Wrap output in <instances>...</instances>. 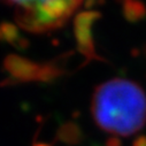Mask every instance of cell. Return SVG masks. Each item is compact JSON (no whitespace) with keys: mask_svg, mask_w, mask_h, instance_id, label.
<instances>
[{"mask_svg":"<svg viewBox=\"0 0 146 146\" xmlns=\"http://www.w3.org/2000/svg\"><path fill=\"white\" fill-rule=\"evenodd\" d=\"M123 13L125 17L130 21H138L146 14V8L140 3L129 1L123 4Z\"/></svg>","mask_w":146,"mask_h":146,"instance_id":"8992f818","label":"cell"},{"mask_svg":"<svg viewBox=\"0 0 146 146\" xmlns=\"http://www.w3.org/2000/svg\"><path fill=\"white\" fill-rule=\"evenodd\" d=\"M39 146H42V145H39Z\"/></svg>","mask_w":146,"mask_h":146,"instance_id":"ba28073f","label":"cell"},{"mask_svg":"<svg viewBox=\"0 0 146 146\" xmlns=\"http://www.w3.org/2000/svg\"><path fill=\"white\" fill-rule=\"evenodd\" d=\"M135 146H146V137L139 138V139L135 143Z\"/></svg>","mask_w":146,"mask_h":146,"instance_id":"52a82bcc","label":"cell"},{"mask_svg":"<svg viewBox=\"0 0 146 146\" xmlns=\"http://www.w3.org/2000/svg\"><path fill=\"white\" fill-rule=\"evenodd\" d=\"M5 4L14 8L17 24L33 33L63 27L82 6L81 1H8Z\"/></svg>","mask_w":146,"mask_h":146,"instance_id":"7a4b0ae2","label":"cell"},{"mask_svg":"<svg viewBox=\"0 0 146 146\" xmlns=\"http://www.w3.org/2000/svg\"><path fill=\"white\" fill-rule=\"evenodd\" d=\"M91 111L101 130L128 137L146 124V94L132 81L113 78L96 88Z\"/></svg>","mask_w":146,"mask_h":146,"instance_id":"6da1fadb","label":"cell"},{"mask_svg":"<svg viewBox=\"0 0 146 146\" xmlns=\"http://www.w3.org/2000/svg\"><path fill=\"white\" fill-rule=\"evenodd\" d=\"M5 69L13 78L21 82L37 80L50 81L62 72L58 66L53 63L40 66L16 55H11L5 60Z\"/></svg>","mask_w":146,"mask_h":146,"instance_id":"3957f363","label":"cell"},{"mask_svg":"<svg viewBox=\"0 0 146 146\" xmlns=\"http://www.w3.org/2000/svg\"><path fill=\"white\" fill-rule=\"evenodd\" d=\"M100 16L97 12H83L75 19V33L78 50L88 56V59H94V45L92 38V25L94 21Z\"/></svg>","mask_w":146,"mask_h":146,"instance_id":"277c9868","label":"cell"},{"mask_svg":"<svg viewBox=\"0 0 146 146\" xmlns=\"http://www.w3.org/2000/svg\"><path fill=\"white\" fill-rule=\"evenodd\" d=\"M0 39L4 42H8L16 46H20V45L24 46L25 44H23V42L27 43L23 38H21L17 28H15L9 23H3L0 25Z\"/></svg>","mask_w":146,"mask_h":146,"instance_id":"5b68a950","label":"cell"}]
</instances>
